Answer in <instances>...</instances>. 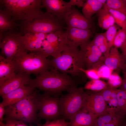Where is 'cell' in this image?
<instances>
[{
    "label": "cell",
    "instance_id": "obj_1",
    "mask_svg": "<svg viewBox=\"0 0 126 126\" xmlns=\"http://www.w3.org/2000/svg\"><path fill=\"white\" fill-rule=\"evenodd\" d=\"M47 72L36 76L32 84L35 88L50 96L59 97L62 92H67L77 87L80 81L68 74L51 69Z\"/></svg>",
    "mask_w": 126,
    "mask_h": 126
},
{
    "label": "cell",
    "instance_id": "obj_2",
    "mask_svg": "<svg viewBox=\"0 0 126 126\" xmlns=\"http://www.w3.org/2000/svg\"><path fill=\"white\" fill-rule=\"evenodd\" d=\"M78 47L69 41L59 56L50 60V69L70 74L80 81L84 74L79 69H85V67Z\"/></svg>",
    "mask_w": 126,
    "mask_h": 126
},
{
    "label": "cell",
    "instance_id": "obj_3",
    "mask_svg": "<svg viewBox=\"0 0 126 126\" xmlns=\"http://www.w3.org/2000/svg\"><path fill=\"white\" fill-rule=\"evenodd\" d=\"M0 4L16 22L32 21L43 11L42 0H0Z\"/></svg>",
    "mask_w": 126,
    "mask_h": 126
},
{
    "label": "cell",
    "instance_id": "obj_4",
    "mask_svg": "<svg viewBox=\"0 0 126 126\" xmlns=\"http://www.w3.org/2000/svg\"><path fill=\"white\" fill-rule=\"evenodd\" d=\"M48 56L39 52L27 51L19 53L13 60L15 71L18 73L29 75L34 74L36 76L48 71L50 68V60Z\"/></svg>",
    "mask_w": 126,
    "mask_h": 126
},
{
    "label": "cell",
    "instance_id": "obj_5",
    "mask_svg": "<svg viewBox=\"0 0 126 126\" xmlns=\"http://www.w3.org/2000/svg\"><path fill=\"white\" fill-rule=\"evenodd\" d=\"M38 92L35 90L32 94L17 103L5 107V119L29 123L36 122L38 118L36 100Z\"/></svg>",
    "mask_w": 126,
    "mask_h": 126
},
{
    "label": "cell",
    "instance_id": "obj_6",
    "mask_svg": "<svg viewBox=\"0 0 126 126\" xmlns=\"http://www.w3.org/2000/svg\"><path fill=\"white\" fill-rule=\"evenodd\" d=\"M64 23L53 15L43 11L32 21L20 22L18 28L22 35L28 32L49 34L65 28Z\"/></svg>",
    "mask_w": 126,
    "mask_h": 126
},
{
    "label": "cell",
    "instance_id": "obj_7",
    "mask_svg": "<svg viewBox=\"0 0 126 126\" xmlns=\"http://www.w3.org/2000/svg\"><path fill=\"white\" fill-rule=\"evenodd\" d=\"M86 96V92L82 87L75 88L60 98L61 116L65 120L71 117L83 107Z\"/></svg>",
    "mask_w": 126,
    "mask_h": 126
},
{
    "label": "cell",
    "instance_id": "obj_8",
    "mask_svg": "<svg viewBox=\"0 0 126 126\" xmlns=\"http://www.w3.org/2000/svg\"><path fill=\"white\" fill-rule=\"evenodd\" d=\"M59 97L51 96L38 92L36 100L39 112L38 117L46 122L60 118L61 116Z\"/></svg>",
    "mask_w": 126,
    "mask_h": 126
},
{
    "label": "cell",
    "instance_id": "obj_9",
    "mask_svg": "<svg viewBox=\"0 0 126 126\" xmlns=\"http://www.w3.org/2000/svg\"><path fill=\"white\" fill-rule=\"evenodd\" d=\"M22 35L19 32L16 30L4 32L3 38L0 41L2 55L12 61L19 53L27 51L23 44Z\"/></svg>",
    "mask_w": 126,
    "mask_h": 126
},
{
    "label": "cell",
    "instance_id": "obj_10",
    "mask_svg": "<svg viewBox=\"0 0 126 126\" xmlns=\"http://www.w3.org/2000/svg\"><path fill=\"white\" fill-rule=\"evenodd\" d=\"M83 107L98 116L108 112L107 102L104 99L100 91H86Z\"/></svg>",
    "mask_w": 126,
    "mask_h": 126
},
{
    "label": "cell",
    "instance_id": "obj_11",
    "mask_svg": "<svg viewBox=\"0 0 126 126\" xmlns=\"http://www.w3.org/2000/svg\"><path fill=\"white\" fill-rule=\"evenodd\" d=\"M63 20L67 26L70 27L91 30L94 26L92 20L86 19L74 6L66 12Z\"/></svg>",
    "mask_w": 126,
    "mask_h": 126
},
{
    "label": "cell",
    "instance_id": "obj_12",
    "mask_svg": "<svg viewBox=\"0 0 126 126\" xmlns=\"http://www.w3.org/2000/svg\"><path fill=\"white\" fill-rule=\"evenodd\" d=\"M80 46V52L86 69H89L99 60L102 53L92 41L86 42Z\"/></svg>",
    "mask_w": 126,
    "mask_h": 126
},
{
    "label": "cell",
    "instance_id": "obj_13",
    "mask_svg": "<svg viewBox=\"0 0 126 126\" xmlns=\"http://www.w3.org/2000/svg\"><path fill=\"white\" fill-rule=\"evenodd\" d=\"M30 75L18 73L7 80L0 87V95H3L24 86L32 84Z\"/></svg>",
    "mask_w": 126,
    "mask_h": 126
},
{
    "label": "cell",
    "instance_id": "obj_14",
    "mask_svg": "<svg viewBox=\"0 0 126 126\" xmlns=\"http://www.w3.org/2000/svg\"><path fill=\"white\" fill-rule=\"evenodd\" d=\"M42 4L47 12L63 21L65 14L72 7L69 2L63 0H42Z\"/></svg>",
    "mask_w": 126,
    "mask_h": 126
},
{
    "label": "cell",
    "instance_id": "obj_15",
    "mask_svg": "<svg viewBox=\"0 0 126 126\" xmlns=\"http://www.w3.org/2000/svg\"><path fill=\"white\" fill-rule=\"evenodd\" d=\"M36 88L32 84L24 86L2 96L5 107L15 104L32 94Z\"/></svg>",
    "mask_w": 126,
    "mask_h": 126
},
{
    "label": "cell",
    "instance_id": "obj_16",
    "mask_svg": "<svg viewBox=\"0 0 126 126\" xmlns=\"http://www.w3.org/2000/svg\"><path fill=\"white\" fill-rule=\"evenodd\" d=\"M65 31L70 42L78 47L89 41L92 36L91 29H83L67 26Z\"/></svg>",
    "mask_w": 126,
    "mask_h": 126
},
{
    "label": "cell",
    "instance_id": "obj_17",
    "mask_svg": "<svg viewBox=\"0 0 126 126\" xmlns=\"http://www.w3.org/2000/svg\"><path fill=\"white\" fill-rule=\"evenodd\" d=\"M47 34L28 32L22 35V39L25 50L31 52H39L41 50L43 41Z\"/></svg>",
    "mask_w": 126,
    "mask_h": 126
},
{
    "label": "cell",
    "instance_id": "obj_18",
    "mask_svg": "<svg viewBox=\"0 0 126 126\" xmlns=\"http://www.w3.org/2000/svg\"><path fill=\"white\" fill-rule=\"evenodd\" d=\"M98 117L83 107L71 117L68 126H92Z\"/></svg>",
    "mask_w": 126,
    "mask_h": 126
},
{
    "label": "cell",
    "instance_id": "obj_19",
    "mask_svg": "<svg viewBox=\"0 0 126 126\" xmlns=\"http://www.w3.org/2000/svg\"><path fill=\"white\" fill-rule=\"evenodd\" d=\"M104 57L105 63L109 68L112 70H122L125 61L117 48L112 46L109 54Z\"/></svg>",
    "mask_w": 126,
    "mask_h": 126
},
{
    "label": "cell",
    "instance_id": "obj_20",
    "mask_svg": "<svg viewBox=\"0 0 126 126\" xmlns=\"http://www.w3.org/2000/svg\"><path fill=\"white\" fill-rule=\"evenodd\" d=\"M15 68L13 60L0 56V87L7 80L15 74Z\"/></svg>",
    "mask_w": 126,
    "mask_h": 126
},
{
    "label": "cell",
    "instance_id": "obj_21",
    "mask_svg": "<svg viewBox=\"0 0 126 126\" xmlns=\"http://www.w3.org/2000/svg\"><path fill=\"white\" fill-rule=\"evenodd\" d=\"M18 24L14 21L9 13L5 9H0V32L16 30Z\"/></svg>",
    "mask_w": 126,
    "mask_h": 126
},
{
    "label": "cell",
    "instance_id": "obj_22",
    "mask_svg": "<svg viewBox=\"0 0 126 126\" xmlns=\"http://www.w3.org/2000/svg\"><path fill=\"white\" fill-rule=\"evenodd\" d=\"M104 6L99 0H85L82 7L83 15L87 20H91L93 15L98 13Z\"/></svg>",
    "mask_w": 126,
    "mask_h": 126
},
{
    "label": "cell",
    "instance_id": "obj_23",
    "mask_svg": "<svg viewBox=\"0 0 126 126\" xmlns=\"http://www.w3.org/2000/svg\"><path fill=\"white\" fill-rule=\"evenodd\" d=\"M98 17L99 25L103 29L107 30L115 24L114 19L108 11L106 4L98 12Z\"/></svg>",
    "mask_w": 126,
    "mask_h": 126
},
{
    "label": "cell",
    "instance_id": "obj_24",
    "mask_svg": "<svg viewBox=\"0 0 126 126\" xmlns=\"http://www.w3.org/2000/svg\"><path fill=\"white\" fill-rule=\"evenodd\" d=\"M92 41L104 54V57L108 55L110 52L108 50V43L105 32L96 33Z\"/></svg>",
    "mask_w": 126,
    "mask_h": 126
},
{
    "label": "cell",
    "instance_id": "obj_25",
    "mask_svg": "<svg viewBox=\"0 0 126 126\" xmlns=\"http://www.w3.org/2000/svg\"><path fill=\"white\" fill-rule=\"evenodd\" d=\"M105 59L104 56L101 57L99 60L93 65L91 68H93L97 70L100 78L108 79L112 73L113 70L105 64Z\"/></svg>",
    "mask_w": 126,
    "mask_h": 126
},
{
    "label": "cell",
    "instance_id": "obj_26",
    "mask_svg": "<svg viewBox=\"0 0 126 126\" xmlns=\"http://www.w3.org/2000/svg\"><path fill=\"white\" fill-rule=\"evenodd\" d=\"M126 91L122 89H118L117 94V105L115 108L116 113L122 116H126Z\"/></svg>",
    "mask_w": 126,
    "mask_h": 126
},
{
    "label": "cell",
    "instance_id": "obj_27",
    "mask_svg": "<svg viewBox=\"0 0 126 126\" xmlns=\"http://www.w3.org/2000/svg\"><path fill=\"white\" fill-rule=\"evenodd\" d=\"M118 89L112 88L108 85L105 89L101 91L105 101L108 102L114 108H116L117 105V94Z\"/></svg>",
    "mask_w": 126,
    "mask_h": 126
},
{
    "label": "cell",
    "instance_id": "obj_28",
    "mask_svg": "<svg viewBox=\"0 0 126 126\" xmlns=\"http://www.w3.org/2000/svg\"><path fill=\"white\" fill-rule=\"evenodd\" d=\"M108 84L99 80H91L87 82L84 88L85 89L94 92H99L105 88Z\"/></svg>",
    "mask_w": 126,
    "mask_h": 126
},
{
    "label": "cell",
    "instance_id": "obj_29",
    "mask_svg": "<svg viewBox=\"0 0 126 126\" xmlns=\"http://www.w3.org/2000/svg\"><path fill=\"white\" fill-rule=\"evenodd\" d=\"M106 4L109 8L118 11L126 16V5L122 0H107Z\"/></svg>",
    "mask_w": 126,
    "mask_h": 126
},
{
    "label": "cell",
    "instance_id": "obj_30",
    "mask_svg": "<svg viewBox=\"0 0 126 126\" xmlns=\"http://www.w3.org/2000/svg\"><path fill=\"white\" fill-rule=\"evenodd\" d=\"M115 24L111 26L104 32L108 43V50L110 52L111 48L113 45L114 40L116 33L119 29Z\"/></svg>",
    "mask_w": 126,
    "mask_h": 126
},
{
    "label": "cell",
    "instance_id": "obj_31",
    "mask_svg": "<svg viewBox=\"0 0 126 126\" xmlns=\"http://www.w3.org/2000/svg\"><path fill=\"white\" fill-rule=\"evenodd\" d=\"M107 7L108 11L114 18L115 23L121 28H126V16L123 14L118 11L109 8L107 6Z\"/></svg>",
    "mask_w": 126,
    "mask_h": 126
},
{
    "label": "cell",
    "instance_id": "obj_32",
    "mask_svg": "<svg viewBox=\"0 0 126 126\" xmlns=\"http://www.w3.org/2000/svg\"><path fill=\"white\" fill-rule=\"evenodd\" d=\"M126 40V28L119 29L116 35L114 42V47L120 48Z\"/></svg>",
    "mask_w": 126,
    "mask_h": 126
},
{
    "label": "cell",
    "instance_id": "obj_33",
    "mask_svg": "<svg viewBox=\"0 0 126 126\" xmlns=\"http://www.w3.org/2000/svg\"><path fill=\"white\" fill-rule=\"evenodd\" d=\"M112 118L111 114L108 112L98 117L95 120L92 126H105L112 121Z\"/></svg>",
    "mask_w": 126,
    "mask_h": 126
},
{
    "label": "cell",
    "instance_id": "obj_34",
    "mask_svg": "<svg viewBox=\"0 0 126 126\" xmlns=\"http://www.w3.org/2000/svg\"><path fill=\"white\" fill-rule=\"evenodd\" d=\"M108 84L110 87L116 89L120 87L122 84V80L117 73H112L108 78Z\"/></svg>",
    "mask_w": 126,
    "mask_h": 126
},
{
    "label": "cell",
    "instance_id": "obj_35",
    "mask_svg": "<svg viewBox=\"0 0 126 126\" xmlns=\"http://www.w3.org/2000/svg\"><path fill=\"white\" fill-rule=\"evenodd\" d=\"M68 124L69 122L62 118L46 122L43 125L38 124V126H68Z\"/></svg>",
    "mask_w": 126,
    "mask_h": 126
},
{
    "label": "cell",
    "instance_id": "obj_36",
    "mask_svg": "<svg viewBox=\"0 0 126 126\" xmlns=\"http://www.w3.org/2000/svg\"><path fill=\"white\" fill-rule=\"evenodd\" d=\"M79 70L91 80L99 79L100 78L97 70L93 68H91L88 69L80 68Z\"/></svg>",
    "mask_w": 126,
    "mask_h": 126
},
{
    "label": "cell",
    "instance_id": "obj_37",
    "mask_svg": "<svg viewBox=\"0 0 126 126\" xmlns=\"http://www.w3.org/2000/svg\"><path fill=\"white\" fill-rule=\"evenodd\" d=\"M6 123L4 126H28L23 122L15 120L5 119Z\"/></svg>",
    "mask_w": 126,
    "mask_h": 126
},
{
    "label": "cell",
    "instance_id": "obj_38",
    "mask_svg": "<svg viewBox=\"0 0 126 126\" xmlns=\"http://www.w3.org/2000/svg\"><path fill=\"white\" fill-rule=\"evenodd\" d=\"M5 114V107L2 102L0 103V126H4L5 123L3 122V117Z\"/></svg>",
    "mask_w": 126,
    "mask_h": 126
},
{
    "label": "cell",
    "instance_id": "obj_39",
    "mask_svg": "<svg viewBox=\"0 0 126 126\" xmlns=\"http://www.w3.org/2000/svg\"><path fill=\"white\" fill-rule=\"evenodd\" d=\"M85 0H70L69 2L72 6H76L79 8L82 7Z\"/></svg>",
    "mask_w": 126,
    "mask_h": 126
},
{
    "label": "cell",
    "instance_id": "obj_40",
    "mask_svg": "<svg viewBox=\"0 0 126 126\" xmlns=\"http://www.w3.org/2000/svg\"><path fill=\"white\" fill-rule=\"evenodd\" d=\"M120 48L122 52L121 54L125 62L126 60V40Z\"/></svg>",
    "mask_w": 126,
    "mask_h": 126
},
{
    "label": "cell",
    "instance_id": "obj_41",
    "mask_svg": "<svg viewBox=\"0 0 126 126\" xmlns=\"http://www.w3.org/2000/svg\"><path fill=\"white\" fill-rule=\"evenodd\" d=\"M124 121H113L105 126H121Z\"/></svg>",
    "mask_w": 126,
    "mask_h": 126
},
{
    "label": "cell",
    "instance_id": "obj_42",
    "mask_svg": "<svg viewBox=\"0 0 126 126\" xmlns=\"http://www.w3.org/2000/svg\"><path fill=\"white\" fill-rule=\"evenodd\" d=\"M124 77L123 80L120 88L126 91V72L122 71Z\"/></svg>",
    "mask_w": 126,
    "mask_h": 126
},
{
    "label": "cell",
    "instance_id": "obj_43",
    "mask_svg": "<svg viewBox=\"0 0 126 126\" xmlns=\"http://www.w3.org/2000/svg\"><path fill=\"white\" fill-rule=\"evenodd\" d=\"M99 1L102 4L105 5L106 3L107 0H99Z\"/></svg>",
    "mask_w": 126,
    "mask_h": 126
},
{
    "label": "cell",
    "instance_id": "obj_44",
    "mask_svg": "<svg viewBox=\"0 0 126 126\" xmlns=\"http://www.w3.org/2000/svg\"><path fill=\"white\" fill-rule=\"evenodd\" d=\"M122 70L123 71L126 72V60L125 61V63Z\"/></svg>",
    "mask_w": 126,
    "mask_h": 126
},
{
    "label": "cell",
    "instance_id": "obj_45",
    "mask_svg": "<svg viewBox=\"0 0 126 126\" xmlns=\"http://www.w3.org/2000/svg\"><path fill=\"white\" fill-rule=\"evenodd\" d=\"M126 118L121 126H126Z\"/></svg>",
    "mask_w": 126,
    "mask_h": 126
},
{
    "label": "cell",
    "instance_id": "obj_46",
    "mask_svg": "<svg viewBox=\"0 0 126 126\" xmlns=\"http://www.w3.org/2000/svg\"><path fill=\"white\" fill-rule=\"evenodd\" d=\"M123 2L126 5V0H122Z\"/></svg>",
    "mask_w": 126,
    "mask_h": 126
},
{
    "label": "cell",
    "instance_id": "obj_47",
    "mask_svg": "<svg viewBox=\"0 0 126 126\" xmlns=\"http://www.w3.org/2000/svg\"></svg>",
    "mask_w": 126,
    "mask_h": 126
}]
</instances>
